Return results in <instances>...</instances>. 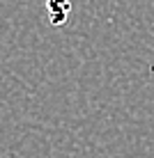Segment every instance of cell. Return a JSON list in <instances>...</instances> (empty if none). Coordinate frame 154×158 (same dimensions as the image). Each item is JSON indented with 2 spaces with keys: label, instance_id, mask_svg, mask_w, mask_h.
<instances>
[{
  "label": "cell",
  "instance_id": "obj_1",
  "mask_svg": "<svg viewBox=\"0 0 154 158\" xmlns=\"http://www.w3.org/2000/svg\"><path fill=\"white\" fill-rule=\"evenodd\" d=\"M69 14V5H60V2H48V16H51V23H64V19H67Z\"/></svg>",
  "mask_w": 154,
  "mask_h": 158
}]
</instances>
